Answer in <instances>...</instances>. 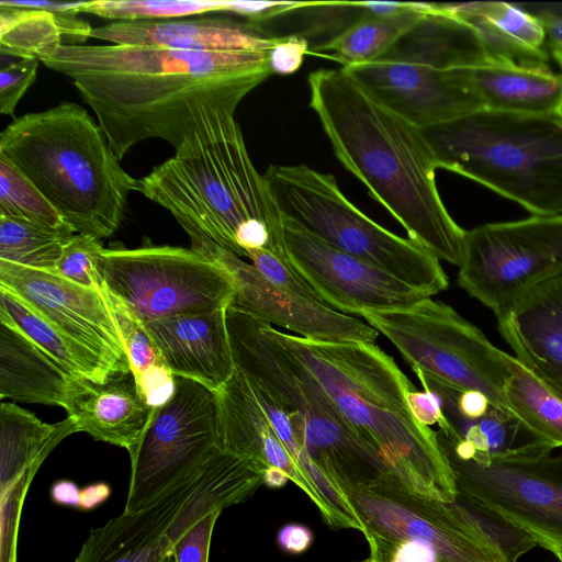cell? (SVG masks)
Listing matches in <instances>:
<instances>
[{
	"label": "cell",
	"mask_w": 562,
	"mask_h": 562,
	"mask_svg": "<svg viewBox=\"0 0 562 562\" xmlns=\"http://www.w3.org/2000/svg\"><path fill=\"white\" fill-rule=\"evenodd\" d=\"M269 53L81 44L42 63L72 81L122 160L148 138L176 149L204 106L237 109L272 75Z\"/></svg>",
	"instance_id": "cell-1"
},
{
	"label": "cell",
	"mask_w": 562,
	"mask_h": 562,
	"mask_svg": "<svg viewBox=\"0 0 562 562\" xmlns=\"http://www.w3.org/2000/svg\"><path fill=\"white\" fill-rule=\"evenodd\" d=\"M310 106L334 154L438 260L460 266L465 232L436 184L438 169L422 128L385 108L341 68L308 75Z\"/></svg>",
	"instance_id": "cell-2"
},
{
	"label": "cell",
	"mask_w": 562,
	"mask_h": 562,
	"mask_svg": "<svg viewBox=\"0 0 562 562\" xmlns=\"http://www.w3.org/2000/svg\"><path fill=\"white\" fill-rule=\"evenodd\" d=\"M235 111L202 108L175 155L139 180V192L171 213L191 245L211 240L239 258L268 249L286 260L282 217Z\"/></svg>",
	"instance_id": "cell-3"
},
{
	"label": "cell",
	"mask_w": 562,
	"mask_h": 562,
	"mask_svg": "<svg viewBox=\"0 0 562 562\" xmlns=\"http://www.w3.org/2000/svg\"><path fill=\"white\" fill-rule=\"evenodd\" d=\"M312 373L357 436L409 492L452 503L458 488L437 434L413 416L414 385L374 342H323L273 328Z\"/></svg>",
	"instance_id": "cell-4"
},
{
	"label": "cell",
	"mask_w": 562,
	"mask_h": 562,
	"mask_svg": "<svg viewBox=\"0 0 562 562\" xmlns=\"http://www.w3.org/2000/svg\"><path fill=\"white\" fill-rule=\"evenodd\" d=\"M0 159L26 178L76 234L97 239L121 226L131 192L127 173L88 111L63 101L14 119L0 134Z\"/></svg>",
	"instance_id": "cell-5"
},
{
	"label": "cell",
	"mask_w": 562,
	"mask_h": 562,
	"mask_svg": "<svg viewBox=\"0 0 562 562\" xmlns=\"http://www.w3.org/2000/svg\"><path fill=\"white\" fill-rule=\"evenodd\" d=\"M422 132L438 168L493 190L533 216H562V114L480 109Z\"/></svg>",
	"instance_id": "cell-6"
},
{
	"label": "cell",
	"mask_w": 562,
	"mask_h": 562,
	"mask_svg": "<svg viewBox=\"0 0 562 562\" xmlns=\"http://www.w3.org/2000/svg\"><path fill=\"white\" fill-rule=\"evenodd\" d=\"M226 324L236 370L291 415L307 453L337 488L389 473L307 368L277 339L272 325L229 306Z\"/></svg>",
	"instance_id": "cell-7"
},
{
	"label": "cell",
	"mask_w": 562,
	"mask_h": 562,
	"mask_svg": "<svg viewBox=\"0 0 562 562\" xmlns=\"http://www.w3.org/2000/svg\"><path fill=\"white\" fill-rule=\"evenodd\" d=\"M379 58L341 69L371 98L418 127L482 109L463 67L497 65L477 32L439 3Z\"/></svg>",
	"instance_id": "cell-8"
},
{
	"label": "cell",
	"mask_w": 562,
	"mask_h": 562,
	"mask_svg": "<svg viewBox=\"0 0 562 562\" xmlns=\"http://www.w3.org/2000/svg\"><path fill=\"white\" fill-rule=\"evenodd\" d=\"M263 176L283 218L429 296L448 288L440 260L368 217L342 193L333 175L306 165H271Z\"/></svg>",
	"instance_id": "cell-9"
},
{
	"label": "cell",
	"mask_w": 562,
	"mask_h": 562,
	"mask_svg": "<svg viewBox=\"0 0 562 562\" xmlns=\"http://www.w3.org/2000/svg\"><path fill=\"white\" fill-rule=\"evenodd\" d=\"M262 484L260 468L220 449L150 506L91 529L74 562H161L202 517L249 499Z\"/></svg>",
	"instance_id": "cell-10"
},
{
	"label": "cell",
	"mask_w": 562,
	"mask_h": 562,
	"mask_svg": "<svg viewBox=\"0 0 562 562\" xmlns=\"http://www.w3.org/2000/svg\"><path fill=\"white\" fill-rule=\"evenodd\" d=\"M362 317L395 346L413 370L482 393L508 408L504 389L516 358L492 345L451 306L429 296L406 308Z\"/></svg>",
	"instance_id": "cell-11"
},
{
	"label": "cell",
	"mask_w": 562,
	"mask_h": 562,
	"mask_svg": "<svg viewBox=\"0 0 562 562\" xmlns=\"http://www.w3.org/2000/svg\"><path fill=\"white\" fill-rule=\"evenodd\" d=\"M98 270L144 322L226 308L235 293L231 273L192 248H103Z\"/></svg>",
	"instance_id": "cell-12"
},
{
	"label": "cell",
	"mask_w": 562,
	"mask_h": 562,
	"mask_svg": "<svg viewBox=\"0 0 562 562\" xmlns=\"http://www.w3.org/2000/svg\"><path fill=\"white\" fill-rule=\"evenodd\" d=\"M560 277L562 216L532 215L465 232L458 283L496 317Z\"/></svg>",
	"instance_id": "cell-13"
},
{
	"label": "cell",
	"mask_w": 562,
	"mask_h": 562,
	"mask_svg": "<svg viewBox=\"0 0 562 562\" xmlns=\"http://www.w3.org/2000/svg\"><path fill=\"white\" fill-rule=\"evenodd\" d=\"M221 448L217 394L176 376L172 397L154 409L131 459L125 513L143 510L196 472Z\"/></svg>",
	"instance_id": "cell-14"
},
{
	"label": "cell",
	"mask_w": 562,
	"mask_h": 562,
	"mask_svg": "<svg viewBox=\"0 0 562 562\" xmlns=\"http://www.w3.org/2000/svg\"><path fill=\"white\" fill-rule=\"evenodd\" d=\"M364 527L368 543L384 551L404 540L431 546L439 562H506L464 506L414 494L389 473L364 485H340Z\"/></svg>",
	"instance_id": "cell-15"
},
{
	"label": "cell",
	"mask_w": 562,
	"mask_h": 562,
	"mask_svg": "<svg viewBox=\"0 0 562 562\" xmlns=\"http://www.w3.org/2000/svg\"><path fill=\"white\" fill-rule=\"evenodd\" d=\"M440 448L459 494L499 513L538 546H562V453L481 463Z\"/></svg>",
	"instance_id": "cell-16"
},
{
	"label": "cell",
	"mask_w": 562,
	"mask_h": 562,
	"mask_svg": "<svg viewBox=\"0 0 562 562\" xmlns=\"http://www.w3.org/2000/svg\"><path fill=\"white\" fill-rule=\"evenodd\" d=\"M282 217V216H281ZM288 262L326 306L346 315L409 307L424 291L344 252L282 217Z\"/></svg>",
	"instance_id": "cell-17"
},
{
	"label": "cell",
	"mask_w": 562,
	"mask_h": 562,
	"mask_svg": "<svg viewBox=\"0 0 562 562\" xmlns=\"http://www.w3.org/2000/svg\"><path fill=\"white\" fill-rule=\"evenodd\" d=\"M0 286L93 355L114 376L131 372L126 349L101 289L1 260Z\"/></svg>",
	"instance_id": "cell-18"
},
{
	"label": "cell",
	"mask_w": 562,
	"mask_h": 562,
	"mask_svg": "<svg viewBox=\"0 0 562 562\" xmlns=\"http://www.w3.org/2000/svg\"><path fill=\"white\" fill-rule=\"evenodd\" d=\"M414 372L424 390L438 398L442 414L436 431L439 446L458 458L486 463L542 457L554 449L510 409L482 393L451 386L419 370Z\"/></svg>",
	"instance_id": "cell-19"
},
{
	"label": "cell",
	"mask_w": 562,
	"mask_h": 562,
	"mask_svg": "<svg viewBox=\"0 0 562 562\" xmlns=\"http://www.w3.org/2000/svg\"><path fill=\"white\" fill-rule=\"evenodd\" d=\"M202 256L231 273L235 284L229 304L232 308L314 341L374 342L379 336L372 326L356 316L339 313L273 286L252 265L217 245L206 248Z\"/></svg>",
	"instance_id": "cell-20"
},
{
	"label": "cell",
	"mask_w": 562,
	"mask_h": 562,
	"mask_svg": "<svg viewBox=\"0 0 562 562\" xmlns=\"http://www.w3.org/2000/svg\"><path fill=\"white\" fill-rule=\"evenodd\" d=\"M226 310L145 322L172 374L193 380L216 394L236 371Z\"/></svg>",
	"instance_id": "cell-21"
},
{
	"label": "cell",
	"mask_w": 562,
	"mask_h": 562,
	"mask_svg": "<svg viewBox=\"0 0 562 562\" xmlns=\"http://www.w3.org/2000/svg\"><path fill=\"white\" fill-rule=\"evenodd\" d=\"M91 37L119 45L160 46L192 52H270L277 36L255 22L231 19L113 22Z\"/></svg>",
	"instance_id": "cell-22"
},
{
	"label": "cell",
	"mask_w": 562,
	"mask_h": 562,
	"mask_svg": "<svg viewBox=\"0 0 562 562\" xmlns=\"http://www.w3.org/2000/svg\"><path fill=\"white\" fill-rule=\"evenodd\" d=\"M496 318L515 358L562 392V277L532 290Z\"/></svg>",
	"instance_id": "cell-23"
},
{
	"label": "cell",
	"mask_w": 562,
	"mask_h": 562,
	"mask_svg": "<svg viewBox=\"0 0 562 562\" xmlns=\"http://www.w3.org/2000/svg\"><path fill=\"white\" fill-rule=\"evenodd\" d=\"M221 448L252 461L263 472L283 471L310 498L316 491L273 429L251 386L238 371L217 393Z\"/></svg>",
	"instance_id": "cell-24"
},
{
	"label": "cell",
	"mask_w": 562,
	"mask_h": 562,
	"mask_svg": "<svg viewBox=\"0 0 562 562\" xmlns=\"http://www.w3.org/2000/svg\"><path fill=\"white\" fill-rule=\"evenodd\" d=\"M64 408L77 432L124 448L130 456L154 413L139 394L132 371L105 383L76 380Z\"/></svg>",
	"instance_id": "cell-25"
},
{
	"label": "cell",
	"mask_w": 562,
	"mask_h": 562,
	"mask_svg": "<svg viewBox=\"0 0 562 562\" xmlns=\"http://www.w3.org/2000/svg\"><path fill=\"white\" fill-rule=\"evenodd\" d=\"M460 83L482 109L519 114H562V72L549 66L497 64L463 67Z\"/></svg>",
	"instance_id": "cell-26"
},
{
	"label": "cell",
	"mask_w": 562,
	"mask_h": 562,
	"mask_svg": "<svg viewBox=\"0 0 562 562\" xmlns=\"http://www.w3.org/2000/svg\"><path fill=\"white\" fill-rule=\"evenodd\" d=\"M473 27L492 57L502 64L546 67L549 52L539 20L518 2L439 3Z\"/></svg>",
	"instance_id": "cell-27"
},
{
	"label": "cell",
	"mask_w": 562,
	"mask_h": 562,
	"mask_svg": "<svg viewBox=\"0 0 562 562\" xmlns=\"http://www.w3.org/2000/svg\"><path fill=\"white\" fill-rule=\"evenodd\" d=\"M63 366L0 317V398L64 407L75 381Z\"/></svg>",
	"instance_id": "cell-28"
},
{
	"label": "cell",
	"mask_w": 562,
	"mask_h": 562,
	"mask_svg": "<svg viewBox=\"0 0 562 562\" xmlns=\"http://www.w3.org/2000/svg\"><path fill=\"white\" fill-rule=\"evenodd\" d=\"M430 10V3L417 2H407L405 9L392 15H374L360 10L359 18L352 24L316 49L327 52L342 67L372 61Z\"/></svg>",
	"instance_id": "cell-29"
},
{
	"label": "cell",
	"mask_w": 562,
	"mask_h": 562,
	"mask_svg": "<svg viewBox=\"0 0 562 562\" xmlns=\"http://www.w3.org/2000/svg\"><path fill=\"white\" fill-rule=\"evenodd\" d=\"M0 317L14 324L76 379L105 383L116 378L93 355L68 340L19 297L1 286Z\"/></svg>",
	"instance_id": "cell-30"
},
{
	"label": "cell",
	"mask_w": 562,
	"mask_h": 562,
	"mask_svg": "<svg viewBox=\"0 0 562 562\" xmlns=\"http://www.w3.org/2000/svg\"><path fill=\"white\" fill-rule=\"evenodd\" d=\"M504 396L507 407L553 448L562 447V392L536 376L517 359Z\"/></svg>",
	"instance_id": "cell-31"
},
{
	"label": "cell",
	"mask_w": 562,
	"mask_h": 562,
	"mask_svg": "<svg viewBox=\"0 0 562 562\" xmlns=\"http://www.w3.org/2000/svg\"><path fill=\"white\" fill-rule=\"evenodd\" d=\"M64 45L63 31L55 13L10 5L0 1V53L18 59L42 61Z\"/></svg>",
	"instance_id": "cell-32"
},
{
	"label": "cell",
	"mask_w": 562,
	"mask_h": 562,
	"mask_svg": "<svg viewBox=\"0 0 562 562\" xmlns=\"http://www.w3.org/2000/svg\"><path fill=\"white\" fill-rule=\"evenodd\" d=\"M74 235L0 215V260L56 274V263Z\"/></svg>",
	"instance_id": "cell-33"
},
{
	"label": "cell",
	"mask_w": 562,
	"mask_h": 562,
	"mask_svg": "<svg viewBox=\"0 0 562 562\" xmlns=\"http://www.w3.org/2000/svg\"><path fill=\"white\" fill-rule=\"evenodd\" d=\"M101 292L126 349L137 389H143L160 378L172 375L145 322L105 283L102 284Z\"/></svg>",
	"instance_id": "cell-34"
},
{
	"label": "cell",
	"mask_w": 562,
	"mask_h": 562,
	"mask_svg": "<svg viewBox=\"0 0 562 562\" xmlns=\"http://www.w3.org/2000/svg\"><path fill=\"white\" fill-rule=\"evenodd\" d=\"M231 9L232 0H93L82 1L78 12L116 22H136L231 12Z\"/></svg>",
	"instance_id": "cell-35"
},
{
	"label": "cell",
	"mask_w": 562,
	"mask_h": 562,
	"mask_svg": "<svg viewBox=\"0 0 562 562\" xmlns=\"http://www.w3.org/2000/svg\"><path fill=\"white\" fill-rule=\"evenodd\" d=\"M0 215L76 234L46 198L3 159H0Z\"/></svg>",
	"instance_id": "cell-36"
},
{
	"label": "cell",
	"mask_w": 562,
	"mask_h": 562,
	"mask_svg": "<svg viewBox=\"0 0 562 562\" xmlns=\"http://www.w3.org/2000/svg\"><path fill=\"white\" fill-rule=\"evenodd\" d=\"M457 499L464 506L480 531L502 553L506 562H517L524 553L538 546L530 533L499 513L459 493Z\"/></svg>",
	"instance_id": "cell-37"
},
{
	"label": "cell",
	"mask_w": 562,
	"mask_h": 562,
	"mask_svg": "<svg viewBox=\"0 0 562 562\" xmlns=\"http://www.w3.org/2000/svg\"><path fill=\"white\" fill-rule=\"evenodd\" d=\"M103 248L99 239L75 234L65 245L56 263V274L100 290L103 281L98 270V258Z\"/></svg>",
	"instance_id": "cell-38"
},
{
	"label": "cell",
	"mask_w": 562,
	"mask_h": 562,
	"mask_svg": "<svg viewBox=\"0 0 562 562\" xmlns=\"http://www.w3.org/2000/svg\"><path fill=\"white\" fill-rule=\"evenodd\" d=\"M260 276L273 286L296 294L307 301L325 305L317 293L297 274L288 260L268 249H255L247 254Z\"/></svg>",
	"instance_id": "cell-39"
},
{
	"label": "cell",
	"mask_w": 562,
	"mask_h": 562,
	"mask_svg": "<svg viewBox=\"0 0 562 562\" xmlns=\"http://www.w3.org/2000/svg\"><path fill=\"white\" fill-rule=\"evenodd\" d=\"M37 59H18L1 67L0 113L14 115L15 108L30 86L35 81Z\"/></svg>",
	"instance_id": "cell-40"
},
{
	"label": "cell",
	"mask_w": 562,
	"mask_h": 562,
	"mask_svg": "<svg viewBox=\"0 0 562 562\" xmlns=\"http://www.w3.org/2000/svg\"><path fill=\"white\" fill-rule=\"evenodd\" d=\"M222 512L206 514L182 535L172 552L175 562H209L212 533Z\"/></svg>",
	"instance_id": "cell-41"
},
{
	"label": "cell",
	"mask_w": 562,
	"mask_h": 562,
	"mask_svg": "<svg viewBox=\"0 0 562 562\" xmlns=\"http://www.w3.org/2000/svg\"><path fill=\"white\" fill-rule=\"evenodd\" d=\"M535 15L546 34L548 52L562 70V2H518Z\"/></svg>",
	"instance_id": "cell-42"
},
{
	"label": "cell",
	"mask_w": 562,
	"mask_h": 562,
	"mask_svg": "<svg viewBox=\"0 0 562 562\" xmlns=\"http://www.w3.org/2000/svg\"><path fill=\"white\" fill-rule=\"evenodd\" d=\"M308 43L301 35L277 36L269 53V66L272 74L291 75L300 69Z\"/></svg>",
	"instance_id": "cell-43"
},
{
	"label": "cell",
	"mask_w": 562,
	"mask_h": 562,
	"mask_svg": "<svg viewBox=\"0 0 562 562\" xmlns=\"http://www.w3.org/2000/svg\"><path fill=\"white\" fill-rule=\"evenodd\" d=\"M380 553L384 562H439L431 546L416 540L401 541Z\"/></svg>",
	"instance_id": "cell-44"
},
{
	"label": "cell",
	"mask_w": 562,
	"mask_h": 562,
	"mask_svg": "<svg viewBox=\"0 0 562 562\" xmlns=\"http://www.w3.org/2000/svg\"><path fill=\"white\" fill-rule=\"evenodd\" d=\"M409 409L415 419L424 426L438 425L442 414L437 396L428 391L413 389L407 397Z\"/></svg>",
	"instance_id": "cell-45"
},
{
	"label": "cell",
	"mask_w": 562,
	"mask_h": 562,
	"mask_svg": "<svg viewBox=\"0 0 562 562\" xmlns=\"http://www.w3.org/2000/svg\"><path fill=\"white\" fill-rule=\"evenodd\" d=\"M277 543L289 554H302L313 543L314 533L311 528L297 522L283 525L277 532Z\"/></svg>",
	"instance_id": "cell-46"
},
{
	"label": "cell",
	"mask_w": 562,
	"mask_h": 562,
	"mask_svg": "<svg viewBox=\"0 0 562 562\" xmlns=\"http://www.w3.org/2000/svg\"><path fill=\"white\" fill-rule=\"evenodd\" d=\"M111 492V486L105 482H95L82 487L77 509L89 512L98 508L108 501Z\"/></svg>",
	"instance_id": "cell-47"
},
{
	"label": "cell",
	"mask_w": 562,
	"mask_h": 562,
	"mask_svg": "<svg viewBox=\"0 0 562 562\" xmlns=\"http://www.w3.org/2000/svg\"><path fill=\"white\" fill-rule=\"evenodd\" d=\"M79 486L70 480H58L50 486L49 496L57 505L78 508L80 501Z\"/></svg>",
	"instance_id": "cell-48"
},
{
	"label": "cell",
	"mask_w": 562,
	"mask_h": 562,
	"mask_svg": "<svg viewBox=\"0 0 562 562\" xmlns=\"http://www.w3.org/2000/svg\"><path fill=\"white\" fill-rule=\"evenodd\" d=\"M362 12L374 15H392L406 8L407 2H357Z\"/></svg>",
	"instance_id": "cell-49"
},
{
	"label": "cell",
	"mask_w": 562,
	"mask_h": 562,
	"mask_svg": "<svg viewBox=\"0 0 562 562\" xmlns=\"http://www.w3.org/2000/svg\"><path fill=\"white\" fill-rule=\"evenodd\" d=\"M290 479L278 468L269 467L263 472V484L270 488H280L284 486Z\"/></svg>",
	"instance_id": "cell-50"
},
{
	"label": "cell",
	"mask_w": 562,
	"mask_h": 562,
	"mask_svg": "<svg viewBox=\"0 0 562 562\" xmlns=\"http://www.w3.org/2000/svg\"><path fill=\"white\" fill-rule=\"evenodd\" d=\"M369 549H370V554L368 558L360 560V561H353V562H384L382 559V555L375 544L370 543Z\"/></svg>",
	"instance_id": "cell-51"
},
{
	"label": "cell",
	"mask_w": 562,
	"mask_h": 562,
	"mask_svg": "<svg viewBox=\"0 0 562 562\" xmlns=\"http://www.w3.org/2000/svg\"><path fill=\"white\" fill-rule=\"evenodd\" d=\"M559 562H562V546H557L550 550Z\"/></svg>",
	"instance_id": "cell-52"
},
{
	"label": "cell",
	"mask_w": 562,
	"mask_h": 562,
	"mask_svg": "<svg viewBox=\"0 0 562 562\" xmlns=\"http://www.w3.org/2000/svg\"><path fill=\"white\" fill-rule=\"evenodd\" d=\"M161 562H175V558H173V554L165 558Z\"/></svg>",
	"instance_id": "cell-53"
}]
</instances>
